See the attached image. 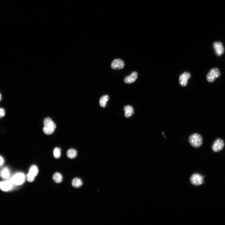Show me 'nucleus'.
Instances as JSON below:
<instances>
[{
  "label": "nucleus",
  "mask_w": 225,
  "mask_h": 225,
  "mask_svg": "<svg viewBox=\"0 0 225 225\" xmlns=\"http://www.w3.org/2000/svg\"><path fill=\"white\" fill-rule=\"evenodd\" d=\"M54 180L57 183L61 182L63 180L62 175L59 173H56L53 175V177Z\"/></svg>",
  "instance_id": "nucleus-17"
},
{
  "label": "nucleus",
  "mask_w": 225,
  "mask_h": 225,
  "mask_svg": "<svg viewBox=\"0 0 225 225\" xmlns=\"http://www.w3.org/2000/svg\"><path fill=\"white\" fill-rule=\"evenodd\" d=\"M67 155L70 159H74L76 158L77 155V152L76 149L70 148L69 149L67 152Z\"/></svg>",
  "instance_id": "nucleus-15"
},
{
  "label": "nucleus",
  "mask_w": 225,
  "mask_h": 225,
  "mask_svg": "<svg viewBox=\"0 0 225 225\" xmlns=\"http://www.w3.org/2000/svg\"><path fill=\"white\" fill-rule=\"evenodd\" d=\"M189 142L193 147L198 148L203 144V139L201 135L198 134H194L191 135L189 138Z\"/></svg>",
  "instance_id": "nucleus-2"
},
{
  "label": "nucleus",
  "mask_w": 225,
  "mask_h": 225,
  "mask_svg": "<svg viewBox=\"0 0 225 225\" xmlns=\"http://www.w3.org/2000/svg\"><path fill=\"white\" fill-rule=\"evenodd\" d=\"M203 178L201 175L198 173L193 174L191 177L190 181L193 185L198 186L203 184Z\"/></svg>",
  "instance_id": "nucleus-6"
},
{
  "label": "nucleus",
  "mask_w": 225,
  "mask_h": 225,
  "mask_svg": "<svg viewBox=\"0 0 225 225\" xmlns=\"http://www.w3.org/2000/svg\"><path fill=\"white\" fill-rule=\"evenodd\" d=\"M14 185H20L25 181V176L22 173H18L15 174L11 179Z\"/></svg>",
  "instance_id": "nucleus-4"
},
{
  "label": "nucleus",
  "mask_w": 225,
  "mask_h": 225,
  "mask_svg": "<svg viewBox=\"0 0 225 225\" xmlns=\"http://www.w3.org/2000/svg\"><path fill=\"white\" fill-rule=\"evenodd\" d=\"M44 124L43 131L45 134L47 135L52 134L56 129V126L51 119L49 117L45 118L44 121Z\"/></svg>",
  "instance_id": "nucleus-1"
},
{
  "label": "nucleus",
  "mask_w": 225,
  "mask_h": 225,
  "mask_svg": "<svg viewBox=\"0 0 225 225\" xmlns=\"http://www.w3.org/2000/svg\"><path fill=\"white\" fill-rule=\"evenodd\" d=\"M125 116L126 118L130 117L134 114V110L133 107L130 105H127L124 108Z\"/></svg>",
  "instance_id": "nucleus-13"
},
{
  "label": "nucleus",
  "mask_w": 225,
  "mask_h": 225,
  "mask_svg": "<svg viewBox=\"0 0 225 225\" xmlns=\"http://www.w3.org/2000/svg\"><path fill=\"white\" fill-rule=\"evenodd\" d=\"M14 185L11 180H6L0 182V189L4 191L11 190Z\"/></svg>",
  "instance_id": "nucleus-7"
},
{
  "label": "nucleus",
  "mask_w": 225,
  "mask_h": 225,
  "mask_svg": "<svg viewBox=\"0 0 225 225\" xmlns=\"http://www.w3.org/2000/svg\"><path fill=\"white\" fill-rule=\"evenodd\" d=\"M83 184L82 181L79 178H75L72 181V185L75 188H80L82 186Z\"/></svg>",
  "instance_id": "nucleus-14"
},
{
  "label": "nucleus",
  "mask_w": 225,
  "mask_h": 225,
  "mask_svg": "<svg viewBox=\"0 0 225 225\" xmlns=\"http://www.w3.org/2000/svg\"><path fill=\"white\" fill-rule=\"evenodd\" d=\"M11 176V173L10 169L7 167L2 168L0 171V177L3 179L8 180Z\"/></svg>",
  "instance_id": "nucleus-12"
},
{
  "label": "nucleus",
  "mask_w": 225,
  "mask_h": 225,
  "mask_svg": "<svg viewBox=\"0 0 225 225\" xmlns=\"http://www.w3.org/2000/svg\"><path fill=\"white\" fill-rule=\"evenodd\" d=\"M190 77V74L189 72H185L181 74L179 79L180 85L183 87L186 86L188 84V80Z\"/></svg>",
  "instance_id": "nucleus-8"
},
{
  "label": "nucleus",
  "mask_w": 225,
  "mask_h": 225,
  "mask_svg": "<svg viewBox=\"0 0 225 225\" xmlns=\"http://www.w3.org/2000/svg\"><path fill=\"white\" fill-rule=\"evenodd\" d=\"M1 94H0V100H1Z\"/></svg>",
  "instance_id": "nucleus-23"
},
{
  "label": "nucleus",
  "mask_w": 225,
  "mask_h": 225,
  "mask_svg": "<svg viewBox=\"0 0 225 225\" xmlns=\"http://www.w3.org/2000/svg\"><path fill=\"white\" fill-rule=\"evenodd\" d=\"M4 162L5 161L3 158L2 156H0V167L3 164Z\"/></svg>",
  "instance_id": "nucleus-22"
},
{
  "label": "nucleus",
  "mask_w": 225,
  "mask_h": 225,
  "mask_svg": "<svg viewBox=\"0 0 225 225\" xmlns=\"http://www.w3.org/2000/svg\"><path fill=\"white\" fill-rule=\"evenodd\" d=\"M35 177H33L29 173L27 175V180L30 182H33L34 180Z\"/></svg>",
  "instance_id": "nucleus-20"
},
{
  "label": "nucleus",
  "mask_w": 225,
  "mask_h": 225,
  "mask_svg": "<svg viewBox=\"0 0 225 225\" xmlns=\"http://www.w3.org/2000/svg\"><path fill=\"white\" fill-rule=\"evenodd\" d=\"M61 149L58 147L54 148L53 151V155L54 157L56 159L59 158L61 156Z\"/></svg>",
  "instance_id": "nucleus-19"
},
{
  "label": "nucleus",
  "mask_w": 225,
  "mask_h": 225,
  "mask_svg": "<svg viewBox=\"0 0 225 225\" xmlns=\"http://www.w3.org/2000/svg\"><path fill=\"white\" fill-rule=\"evenodd\" d=\"M5 114V111L3 108H0V118L3 117Z\"/></svg>",
  "instance_id": "nucleus-21"
},
{
  "label": "nucleus",
  "mask_w": 225,
  "mask_h": 225,
  "mask_svg": "<svg viewBox=\"0 0 225 225\" xmlns=\"http://www.w3.org/2000/svg\"><path fill=\"white\" fill-rule=\"evenodd\" d=\"M220 76V72L218 68H213L208 72L207 75L206 79L208 82L212 83Z\"/></svg>",
  "instance_id": "nucleus-3"
},
{
  "label": "nucleus",
  "mask_w": 225,
  "mask_h": 225,
  "mask_svg": "<svg viewBox=\"0 0 225 225\" xmlns=\"http://www.w3.org/2000/svg\"><path fill=\"white\" fill-rule=\"evenodd\" d=\"M138 77V74L136 72H133L130 76L125 77L124 82L127 84H131L135 82Z\"/></svg>",
  "instance_id": "nucleus-11"
},
{
  "label": "nucleus",
  "mask_w": 225,
  "mask_h": 225,
  "mask_svg": "<svg viewBox=\"0 0 225 225\" xmlns=\"http://www.w3.org/2000/svg\"><path fill=\"white\" fill-rule=\"evenodd\" d=\"M213 47L215 53L218 56H220L224 52V49L223 45L220 42H215L213 44Z\"/></svg>",
  "instance_id": "nucleus-10"
},
{
  "label": "nucleus",
  "mask_w": 225,
  "mask_h": 225,
  "mask_svg": "<svg viewBox=\"0 0 225 225\" xmlns=\"http://www.w3.org/2000/svg\"><path fill=\"white\" fill-rule=\"evenodd\" d=\"M224 146L223 140L221 139L218 138L214 141L212 146V149L214 152H217L221 151Z\"/></svg>",
  "instance_id": "nucleus-5"
},
{
  "label": "nucleus",
  "mask_w": 225,
  "mask_h": 225,
  "mask_svg": "<svg viewBox=\"0 0 225 225\" xmlns=\"http://www.w3.org/2000/svg\"><path fill=\"white\" fill-rule=\"evenodd\" d=\"M38 172V170L37 167L35 165H33L30 167L29 173L35 177L37 176Z\"/></svg>",
  "instance_id": "nucleus-18"
},
{
  "label": "nucleus",
  "mask_w": 225,
  "mask_h": 225,
  "mask_svg": "<svg viewBox=\"0 0 225 225\" xmlns=\"http://www.w3.org/2000/svg\"><path fill=\"white\" fill-rule=\"evenodd\" d=\"M109 97L107 95H105L102 96L99 100V104L102 107L104 108L106 105L107 102L109 100Z\"/></svg>",
  "instance_id": "nucleus-16"
},
{
  "label": "nucleus",
  "mask_w": 225,
  "mask_h": 225,
  "mask_svg": "<svg viewBox=\"0 0 225 225\" xmlns=\"http://www.w3.org/2000/svg\"><path fill=\"white\" fill-rule=\"evenodd\" d=\"M125 65L124 61L120 59H116L111 64V68L115 70H121L123 68Z\"/></svg>",
  "instance_id": "nucleus-9"
}]
</instances>
